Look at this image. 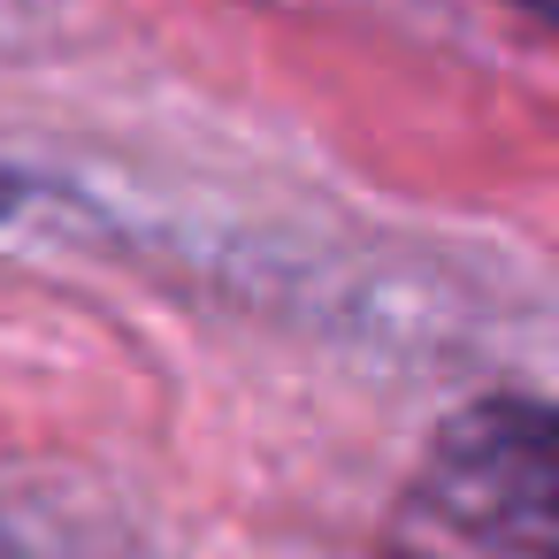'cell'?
<instances>
[{"instance_id":"obj_1","label":"cell","mask_w":559,"mask_h":559,"mask_svg":"<svg viewBox=\"0 0 559 559\" xmlns=\"http://www.w3.org/2000/svg\"><path fill=\"white\" fill-rule=\"evenodd\" d=\"M421 506L513 559H559V406L483 399L421 460Z\"/></svg>"},{"instance_id":"obj_2","label":"cell","mask_w":559,"mask_h":559,"mask_svg":"<svg viewBox=\"0 0 559 559\" xmlns=\"http://www.w3.org/2000/svg\"><path fill=\"white\" fill-rule=\"evenodd\" d=\"M16 200H24V177H9V169H0V215H9Z\"/></svg>"},{"instance_id":"obj_3","label":"cell","mask_w":559,"mask_h":559,"mask_svg":"<svg viewBox=\"0 0 559 559\" xmlns=\"http://www.w3.org/2000/svg\"><path fill=\"white\" fill-rule=\"evenodd\" d=\"M528 16H544V24H559V0H521Z\"/></svg>"}]
</instances>
